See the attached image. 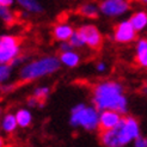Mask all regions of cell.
<instances>
[{
  "instance_id": "6da1fadb",
  "label": "cell",
  "mask_w": 147,
  "mask_h": 147,
  "mask_svg": "<svg viewBox=\"0 0 147 147\" xmlns=\"http://www.w3.org/2000/svg\"><path fill=\"white\" fill-rule=\"evenodd\" d=\"M92 104L99 111L116 110L121 115H126L129 110V102L124 93V87L116 80H102L92 89Z\"/></svg>"
},
{
  "instance_id": "7a4b0ae2",
  "label": "cell",
  "mask_w": 147,
  "mask_h": 147,
  "mask_svg": "<svg viewBox=\"0 0 147 147\" xmlns=\"http://www.w3.org/2000/svg\"><path fill=\"white\" fill-rule=\"evenodd\" d=\"M60 67L61 62L59 60V56L45 55L22 65L18 69V78L23 83H31L55 74Z\"/></svg>"
},
{
  "instance_id": "3957f363",
  "label": "cell",
  "mask_w": 147,
  "mask_h": 147,
  "mask_svg": "<svg viewBox=\"0 0 147 147\" xmlns=\"http://www.w3.org/2000/svg\"><path fill=\"white\" fill-rule=\"evenodd\" d=\"M69 124L73 128H82L85 131H97L99 129V110L93 104L78 103L71 109Z\"/></svg>"
},
{
  "instance_id": "277c9868",
  "label": "cell",
  "mask_w": 147,
  "mask_h": 147,
  "mask_svg": "<svg viewBox=\"0 0 147 147\" xmlns=\"http://www.w3.org/2000/svg\"><path fill=\"white\" fill-rule=\"evenodd\" d=\"M99 142L104 147H124L130 145L133 140L127 134L126 129L123 127V121L121 120L116 127L108 130H100Z\"/></svg>"
},
{
  "instance_id": "5b68a950",
  "label": "cell",
  "mask_w": 147,
  "mask_h": 147,
  "mask_svg": "<svg viewBox=\"0 0 147 147\" xmlns=\"http://www.w3.org/2000/svg\"><path fill=\"white\" fill-rule=\"evenodd\" d=\"M130 0H100L99 13L108 18H121L130 11Z\"/></svg>"
},
{
  "instance_id": "8992f818",
  "label": "cell",
  "mask_w": 147,
  "mask_h": 147,
  "mask_svg": "<svg viewBox=\"0 0 147 147\" xmlns=\"http://www.w3.org/2000/svg\"><path fill=\"white\" fill-rule=\"evenodd\" d=\"M77 32L84 41L85 47L97 50L103 45V35L99 29L94 24H83L77 29Z\"/></svg>"
},
{
  "instance_id": "52a82bcc",
  "label": "cell",
  "mask_w": 147,
  "mask_h": 147,
  "mask_svg": "<svg viewBox=\"0 0 147 147\" xmlns=\"http://www.w3.org/2000/svg\"><path fill=\"white\" fill-rule=\"evenodd\" d=\"M136 36L138 32L134 30L128 19L120 20L115 25L113 31V40L120 45H128V43L134 42L136 40Z\"/></svg>"
},
{
  "instance_id": "ba28073f",
  "label": "cell",
  "mask_w": 147,
  "mask_h": 147,
  "mask_svg": "<svg viewBox=\"0 0 147 147\" xmlns=\"http://www.w3.org/2000/svg\"><path fill=\"white\" fill-rule=\"evenodd\" d=\"M123 115H121L116 110H102L99 111V129L100 130H108L116 127L122 120Z\"/></svg>"
},
{
  "instance_id": "9c48e42d",
  "label": "cell",
  "mask_w": 147,
  "mask_h": 147,
  "mask_svg": "<svg viewBox=\"0 0 147 147\" xmlns=\"http://www.w3.org/2000/svg\"><path fill=\"white\" fill-rule=\"evenodd\" d=\"M14 5H17L22 11L23 17L36 16L45 11V7L40 3V0H14Z\"/></svg>"
},
{
  "instance_id": "30bf717a",
  "label": "cell",
  "mask_w": 147,
  "mask_h": 147,
  "mask_svg": "<svg viewBox=\"0 0 147 147\" xmlns=\"http://www.w3.org/2000/svg\"><path fill=\"white\" fill-rule=\"evenodd\" d=\"M74 31L76 29L73 28L72 24L67 23V22H60V23L54 25L51 34H53L54 40H56L57 42H61V41H68Z\"/></svg>"
},
{
  "instance_id": "8fae6325",
  "label": "cell",
  "mask_w": 147,
  "mask_h": 147,
  "mask_svg": "<svg viewBox=\"0 0 147 147\" xmlns=\"http://www.w3.org/2000/svg\"><path fill=\"white\" fill-rule=\"evenodd\" d=\"M59 60L61 62V66L67 68H76L82 62V55L76 51V49H71L67 51H61Z\"/></svg>"
},
{
  "instance_id": "7c38bea8",
  "label": "cell",
  "mask_w": 147,
  "mask_h": 147,
  "mask_svg": "<svg viewBox=\"0 0 147 147\" xmlns=\"http://www.w3.org/2000/svg\"><path fill=\"white\" fill-rule=\"evenodd\" d=\"M18 129V123L16 120L14 113H6L0 117V130H3L5 134L11 135Z\"/></svg>"
},
{
  "instance_id": "4fadbf2b",
  "label": "cell",
  "mask_w": 147,
  "mask_h": 147,
  "mask_svg": "<svg viewBox=\"0 0 147 147\" xmlns=\"http://www.w3.org/2000/svg\"><path fill=\"white\" fill-rule=\"evenodd\" d=\"M135 62L141 68L147 69V40L140 38L135 45Z\"/></svg>"
},
{
  "instance_id": "5bb4252c",
  "label": "cell",
  "mask_w": 147,
  "mask_h": 147,
  "mask_svg": "<svg viewBox=\"0 0 147 147\" xmlns=\"http://www.w3.org/2000/svg\"><path fill=\"white\" fill-rule=\"evenodd\" d=\"M131 26L136 32L144 31L147 29V12L146 11H135L128 19Z\"/></svg>"
},
{
  "instance_id": "9a60e30c",
  "label": "cell",
  "mask_w": 147,
  "mask_h": 147,
  "mask_svg": "<svg viewBox=\"0 0 147 147\" xmlns=\"http://www.w3.org/2000/svg\"><path fill=\"white\" fill-rule=\"evenodd\" d=\"M122 121H123V127L131 140H134L136 136L141 134L140 124H139L136 119H134V117H131V116H127V117H123Z\"/></svg>"
},
{
  "instance_id": "2e32d148",
  "label": "cell",
  "mask_w": 147,
  "mask_h": 147,
  "mask_svg": "<svg viewBox=\"0 0 147 147\" xmlns=\"http://www.w3.org/2000/svg\"><path fill=\"white\" fill-rule=\"evenodd\" d=\"M14 116H16V120L18 123V128H28L32 124L34 116L30 110L26 108H19L14 113Z\"/></svg>"
},
{
  "instance_id": "e0dca14e",
  "label": "cell",
  "mask_w": 147,
  "mask_h": 147,
  "mask_svg": "<svg viewBox=\"0 0 147 147\" xmlns=\"http://www.w3.org/2000/svg\"><path fill=\"white\" fill-rule=\"evenodd\" d=\"M20 54V46L16 47H0V63L10 65L16 56Z\"/></svg>"
},
{
  "instance_id": "ac0fdd59",
  "label": "cell",
  "mask_w": 147,
  "mask_h": 147,
  "mask_svg": "<svg viewBox=\"0 0 147 147\" xmlns=\"http://www.w3.org/2000/svg\"><path fill=\"white\" fill-rule=\"evenodd\" d=\"M78 12H79L80 16L89 18V19H96L100 14L98 5L94 4V3H85L83 5H80Z\"/></svg>"
},
{
  "instance_id": "d6986e66",
  "label": "cell",
  "mask_w": 147,
  "mask_h": 147,
  "mask_svg": "<svg viewBox=\"0 0 147 147\" xmlns=\"http://www.w3.org/2000/svg\"><path fill=\"white\" fill-rule=\"evenodd\" d=\"M16 12L12 10L11 6H1L0 5V20L6 25H12L16 22Z\"/></svg>"
},
{
  "instance_id": "ffe728a7",
  "label": "cell",
  "mask_w": 147,
  "mask_h": 147,
  "mask_svg": "<svg viewBox=\"0 0 147 147\" xmlns=\"http://www.w3.org/2000/svg\"><path fill=\"white\" fill-rule=\"evenodd\" d=\"M13 67L11 65L0 63V86L9 83L13 77Z\"/></svg>"
},
{
  "instance_id": "44dd1931",
  "label": "cell",
  "mask_w": 147,
  "mask_h": 147,
  "mask_svg": "<svg viewBox=\"0 0 147 147\" xmlns=\"http://www.w3.org/2000/svg\"><path fill=\"white\" fill-rule=\"evenodd\" d=\"M20 46V41L17 36L5 34L0 36V47H16Z\"/></svg>"
},
{
  "instance_id": "7402d4cb",
  "label": "cell",
  "mask_w": 147,
  "mask_h": 147,
  "mask_svg": "<svg viewBox=\"0 0 147 147\" xmlns=\"http://www.w3.org/2000/svg\"><path fill=\"white\" fill-rule=\"evenodd\" d=\"M49 94H50V87L47 85L37 86V87H35L34 91H32V96L43 103H45V100L49 97Z\"/></svg>"
},
{
  "instance_id": "603a6c76",
  "label": "cell",
  "mask_w": 147,
  "mask_h": 147,
  "mask_svg": "<svg viewBox=\"0 0 147 147\" xmlns=\"http://www.w3.org/2000/svg\"><path fill=\"white\" fill-rule=\"evenodd\" d=\"M68 42L71 43V46L74 48V49H80V48H84L85 45H84V41L80 37V35L77 32V30L73 32V35L71 36V38L68 40Z\"/></svg>"
},
{
  "instance_id": "cb8c5ba5",
  "label": "cell",
  "mask_w": 147,
  "mask_h": 147,
  "mask_svg": "<svg viewBox=\"0 0 147 147\" xmlns=\"http://www.w3.org/2000/svg\"><path fill=\"white\" fill-rule=\"evenodd\" d=\"M26 62V56H24V55H18V56H16V57H14L13 59V60L11 61V66H12V67L13 68H19L20 67V66L22 65H24Z\"/></svg>"
},
{
  "instance_id": "d4e9b609",
  "label": "cell",
  "mask_w": 147,
  "mask_h": 147,
  "mask_svg": "<svg viewBox=\"0 0 147 147\" xmlns=\"http://www.w3.org/2000/svg\"><path fill=\"white\" fill-rule=\"evenodd\" d=\"M26 105H28L29 108H37V107H43V102L38 100L37 98L34 97L32 94H31V96L26 99Z\"/></svg>"
},
{
  "instance_id": "484cf974",
  "label": "cell",
  "mask_w": 147,
  "mask_h": 147,
  "mask_svg": "<svg viewBox=\"0 0 147 147\" xmlns=\"http://www.w3.org/2000/svg\"><path fill=\"white\" fill-rule=\"evenodd\" d=\"M133 145L135 147H147V138L140 134L133 140Z\"/></svg>"
},
{
  "instance_id": "4316f807",
  "label": "cell",
  "mask_w": 147,
  "mask_h": 147,
  "mask_svg": "<svg viewBox=\"0 0 147 147\" xmlns=\"http://www.w3.org/2000/svg\"><path fill=\"white\" fill-rule=\"evenodd\" d=\"M108 71V63L105 61H98L96 63V72L99 73V74H104V73Z\"/></svg>"
},
{
  "instance_id": "83f0119b",
  "label": "cell",
  "mask_w": 147,
  "mask_h": 147,
  "mask_svg": "<svg viewBox=\"0 0 147 147\" xmlns=\"http://www.w3.org/2000/svg\"><path fill=\"white\" fill-rule=\"evenodd\" d=\"M71 49H74V48L71 46V43H69L68 41H61L60 45H59V50H60V53H61V51L71 50Z\"/></svg>"
},
{
  "instance_id": "f1b7e54d",
  "label": "cell",
  "mask_w": 147,
  "mask_h": 147,
  "mask_svg": "<svg viewBox=\"0 0 147 147\" xmlns=\"http://www.w3.org/2000/svg\"><path fill=\"white\" fill-rule=\"evenodd\" d=\"M0 5L1 6H13L14 5V0H0Z\"/></svg>"
},
{
  "instance_id": "f546056e",
  "label": "cell",
  "mask_w": 147,
  "mask_h": 147,
  "mask_svg": "<svg viewBox=\"0 0 147 147\" xmlns=\"http://www.w3.org/2000/svg\"><path fill=\"white\" fill-rule=\"evenodd\" d=\"M142 93H145L146 96H147V80L145 82V84H144V86H142Z\"/></svg>"
},
{
  "instance_id": "4dcf8cb0",
  "label": "cell",
  "mask_w": 147,
  "mask_h": 147,
  "mask_svg": "<svg viewBox=\"0 0 147 147\" xmlns=\"http://www.w3.org/2000/svg\"><path fill=\"white\" fill-rule=\"evenodd\" d=\"M140 4H142V5H147V0H138Z\"/></svg>"
},
{
  "instance_id": "1f68e13d",
  "label": "cell",
  "mask_w": 147,
  "mask_h": 147,
  "mask_svg": "<svg viewBox=\"0 0 147 147\" xmlns=\"http://www.w3.org/2000/svg\"><path fill=\"white\" fill-rule=\"evenodd\" d=\"M1 146H4V139L0 136V147H1Z\"/></svg>"
},
{
  "instance_id": "d6a6232c",
  "label": "cell",
  "mask_w": 147,
  "mask_h": 147,
  "mask_svg": "<svg viewBox=\"0 0 147 147\" xmlns=\"http://www.w3.org/2000/svg\"><path fill=\"white\" fill-rule=\"evenodd\" d=\"M3 114H4V110H3V108H1V107H0V117L3 116Z\"/></svg>"
}]
</instances>
